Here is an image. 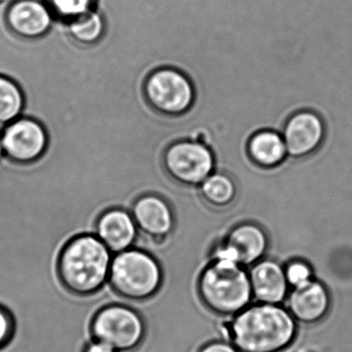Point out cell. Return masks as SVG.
I'll return each instance as SVG.
<instances>
[{
    "mask_svg": "<svg viewBox=\"0 0 352 352\" xmlns=\"http://www.w3.org/2000/svg\"><path fill=\"white\" fill-rule=\"evenodd\" d=\"M296 322L279 305L258 302L234 315L228 333L239 352H280L294 342Z\"/></svg>",
    "mask_w": 352,
    "mask_h": 352,
    "instance_id": "cell-1",
    "label": "cell"
},
{
    "mask_svg": "<svg viewBox=\"0 0 352 352\" xmlns=\"http://www.w3.org/2000/svg\"><path fill=\"white\" fill-rule=\"evenodd\" d=\"M112 259V253L96 234L73 236L59 252V281L74 296H94L109 281Z\"/></svg>",
    "mask_w": 352,
    "mask_h": 352,
    "instance_id": "cell-2",
    "label": "cell"
},
{
    "mask_svg": "<svg viewBox=\"0 0 352 352\" xmlns=\"http://www.w3.org/2000/svg\"><path fill=\"white\" fill-rule=\"evenodd\" d=\"M197 290L209 310L226 316L238 314L252 298L248 272L239 263L219 257H214L201 272Z\"/></svg>",
    "mask_w": 352,
    "mask_h": 352,
    "instance_id": "cell-3",
    "label": "cell"
},
{
    "mask_svg": "<svg viewBox=\"0 0 352 352\" xmlns=\"http://www.w3.org/2000/svg\"><path fill=\"white\" fill-rule=\"evenodd\" d=\"M108 282L121 298L145 300L160 290L162 272L149 253L131 248L113 256Z\"/></svg>",
    "mask_w": 352,
    "mask_h": 352,
    "instance_id": "cell-4",
    "label": "cell"
},
{
    "mask_svg": "<svg viewBox=\"0 0 352 352\" xmlns=\"http://www.w3.org/2000/svg\"><path fill=\"white\" fill-rule=\"evenodd\" d=\"M90 331L96 341L118 352H131L141 345L146 329L137 311L125 305H109L92 317Z\"/></svg>",
    "mask_w": 352,
    "mask_h": 352,
    "instance_id": "cell-5",
    "label": "cell"
},
{
    "mask_svg": "<svg viewBox=\"0 0 352 352\" xmlns=\"http://www.w3.org/2000/svg\"><path fill=\"white\" fill-rule=\"evenodd\" d=\"M150 104L166 114L178 115L190 109L195 90L186 76L177 69L154 72L146 84Z\"/></svg>",
    "mask_w": 352,
    "mask_h": 352,
    "instance_id": "cell-6",
    "label": "cell"
},
{
    "mask_svg": "<svg viewBox=\"0 0 352 352\" xmlns=\"http://www.w3.org/2000/svg\"><path fill=\"white\" fill-rule=\"evenodd\" d=\"M166 166L174 178L185 184L204 182L214 170L213 153L199 142H180L168 148Z\"/></svg>",
    "mask_w": 352,
    "mask_h": 352,
    "instance_id": "cell-7",
    "label": "cell"
},
{
    "mask_svg": "<svg viewBox=\"0 0 352 352\" xmlns=\"http://www.w3.org/2000/svg\"><path fill=\"white\" fill-rule=\"evenodd\" d=\"M269 246L267 234L254 223H243L232 228L215 251L214 257L251 267L263 259Z\"/></svg>",
    "mask_w": 352,
    "mask_h": 352,
    "instance_id": "cell-8",
    "label": "cell"
},
{
    "mask_svg": "<svg viewBox=\"0 0 352 352\" xmlns=\"http://www.w3.org/2000/svg\"><path fill=\"white\" fill-rule=\"evenodd\" d=\"M331 307L327 287L314 278L292 287L288 294V311L294 320L314 324L324 318Z\"/></svg>",
    "mask_w": 352,
    "mask_h": 352,
    "instance_id": "cell-9",
    "label": "cell"
},
{
    "mask_svg": "<svg viewBox=\"0 0 352 352\" xmlns=\"http://www.w3.org/2000/svg\"><path fill=\"white\" fill-rule=\"evenodd\" d=\"M324 127L318 115L310 111L294 114L286 123L283 140L288 153L296 157L312 153L322 142Z\"/></svg>",
    "mask_w": 352,
    "mask_h": 352,
    "instance_id": "cell-10",
    "label": "cell"
},
{
    "mask_svg": "<svg viewBox=\"0 0 352 352\" xmlns=\"http://www.w3.org/2000/svg\"><path fill=\"white\" fill-rule=\"evenodd\" d=\"M252 296L258 302L279 305L289 289L285 270L274 261H257L248 272Z\"/></svg>",
    "mask_w": 352,
    "mask_h": 352,
    "instance_id": "cell-11",
    "label": "cell"
},
{
    "mask_svg": "<svg viewBox=\"0 0 352 352\" xmlns=\"http://www.w3.org/2000/svg\"><path fill=\"white\" fill-rule=\"evenodd\" d=\"M133 218L138 230L155 241L164 240L174 228L170 206L156 195L141 197L133 206Z\"/></svg>",
    "mask_w": 352,
    "mask_h": 352,
    "instance_id": "cell-12",
    "label": "cell"
},
{
    "mask_svg": "<svg viewBox=\"0 0 352 352\" xmlns=\"http://www.w3.org/2000/svg\"><path fill=\"white\" fill-rule=\"evenodd\" d=\"M96 236L112 254L129 250L135 244L138 228L133 215L120 209L104 212L96 222Z\"/></svg>",
    "mask_w": 352,
    "mask_h": 352,
    "instance_id": "cell-13",
    "label": "cell"
},
{
    "mask_svg": "<svg viewBox=\"0 0 352 352\" xmlns=\"http://www.w3.org/2000/svg\"><path fill=\"white\" fill-rule=\"evenodd\" d=\"M3 145L14 160L30 162L44 151L46 135L42 127L34 121L20 120L7 129Z\"/></svg>",
    "mask_w": 352,
    "mask_h": 352,
    "instance_id": "cell-14",
    "label": "cell"
},
{
    "mask_svg": "<svg viewBox=\"0 0 352 352\" xmlns=\"http://www.w3.org/2000/svg\"><path fill=\"white\" fill-rule=\"evenodd\" d=\"M8 20L18 34L36 38L50 26V9L40 0H17L10 8Z\"/></svg>",
    "mask_w": 352,
    "mask_h": 352,
    "instance_id": "cell-15",
    "label": "cell"
},
{
    "mask_svg": "<svg viewBox=\"0 0 352 352\" xmlns=\"http://www.w3.org/2000/svg\"><path fill=\"white\" fill-rule=\"evenodd\" d=\"M248 153L258 166L272 168L278 166L285 158L284 140L273 131H261L255 133L248 143Z\"/></svg>",
    "mask_w": 352,
    "mask_h": 352,
    "instance_id": "cell-16",
    "label": "cell"
},
{
    "mask_svg": "<svg viewBox=\"0 0 352 352\" xmlns=\"http://www.w3.org/2000/svg\"><path fill=\"white\" fill-rule=\"evenodd\" d=\"M201 192L208 203L215 207L230 205L236 197V186L232 179L223 174L208 177L201 185Z\"/></svg>",
    "mask_w": 352,
    "mask_h": 352,
    "instance_id": "cell-17",
    "label": "cell"
},
{
    "mask_svg": "<svg viewBox=\"0 0 352 352\" xmlns=\"http://www.w3.org/2000/svg\"><path fill=\"white\" fill-rule=\"evenodd\" d=\"M23 104L21 92L17 86L0 77V122H8L19 115Z\"/></svg>",
    "mask_w": 352,
    "mask_h": 352,
    "instance_id": "cell-18",
    "label": "cell"
},
{
    "mask_svg": "<svg viewBox=\"0 0 352 352\" xmlns=\"http://www.w3.org/2000/svg\"><path fill=\"white\" fill-rule=\"evenodd\" d=\"M69 28L76 40L91 43L98 40L102 34V21L98 13L90 10L87 13L74 18Z\"/></svg>",
    "mask_w": 352,
    "mask_h": 352,
    "instance_id": "cell-19",
    "label": "cell"
},
{
    "mask_svg": "<svg viewBox=\"0 0 352 352\" xmlns=\"http://www.w3.org/2000/svg\"><path fill=\"white\" fill-rule=\"evenodd\" d=\"M94 0H48V7L67 18L79 17L91 10Z\"/></svg>",
    "mask_w": 352,
    "mask_h": 352,
    "instance_id": "cell-20",
    "label": "cell"
},
{
    "mask_svg": "<svg viewBox=\"0 0 352 352\" xmlns=\"http://www.w3.org/2000/svg\"><path fill=\"white\" fill-rule=\"evenodd\" d=\"M285 270L286 279L290 287H296L309 280L313 279V271L310 265L302 261H292Z\"/></svg>",
    "mask_w": 352,
    "mask_h": 352,
    "instance_id": "cell-21",
    "label": "cell"
},
{
    "mask_svg": "<svg viewBox=\"0 0 352 352\" xmlns=\"http://www.w3.org/2000/svg\"><path fill=\"white\" fill-rule=\"evenodd\" d=\"M16 323L12 313L0 305V350L7 347L15 336Z\"/></svg>",
    "mask_w": 352,
    "mask_h": 352,
    "instance_id": "cell-22",
    "label": "cell"
},
{
    "mask_svg": "<svg viewBox=\"0 0 352 352\" xmlns=\"http://www.w3.org/2000/svg\"><path fill=\"white\" fill-rule=\"evenodd\" d=\"M199 352H239V350L226 342H211L206 344Z\"/></svg>",
    "mask_w": 352,
    "mask_h": 352,
    "instance_id": "cell-23",
    "label": "cell"
},
{
    "mask_svg": "<svg viewBox=\"0 0 352 352\" xmlns=\"http://www.w3.org/2000/svg\"><path fill=\"white\" fill-rule=\"evenodd\" d=\"M83 352H118L115 350L114 348L111 346L107 345V344L102 343V342L94 341L88 343L87 345L84 348Z\"/></svg>",
    "mask_w": 352,
    "mask_h": 352,
    "instance_id": "cell-24",
    "label": "cell"
},
{
    "mask_svg": "<svg viewBox=\"0 0 352 352\" xmlns=\"http://www.w3.org/2000/svg\"><path fill=\"white\" fill-rule=\"evenodd\" d=\"M0 154H1V143H0Z\"/></svg>",
    "mask_w": 352,
    "mask_h": 352,
    "instance_id": "cell-25",
    "label": "cell"
}]
</instances>
